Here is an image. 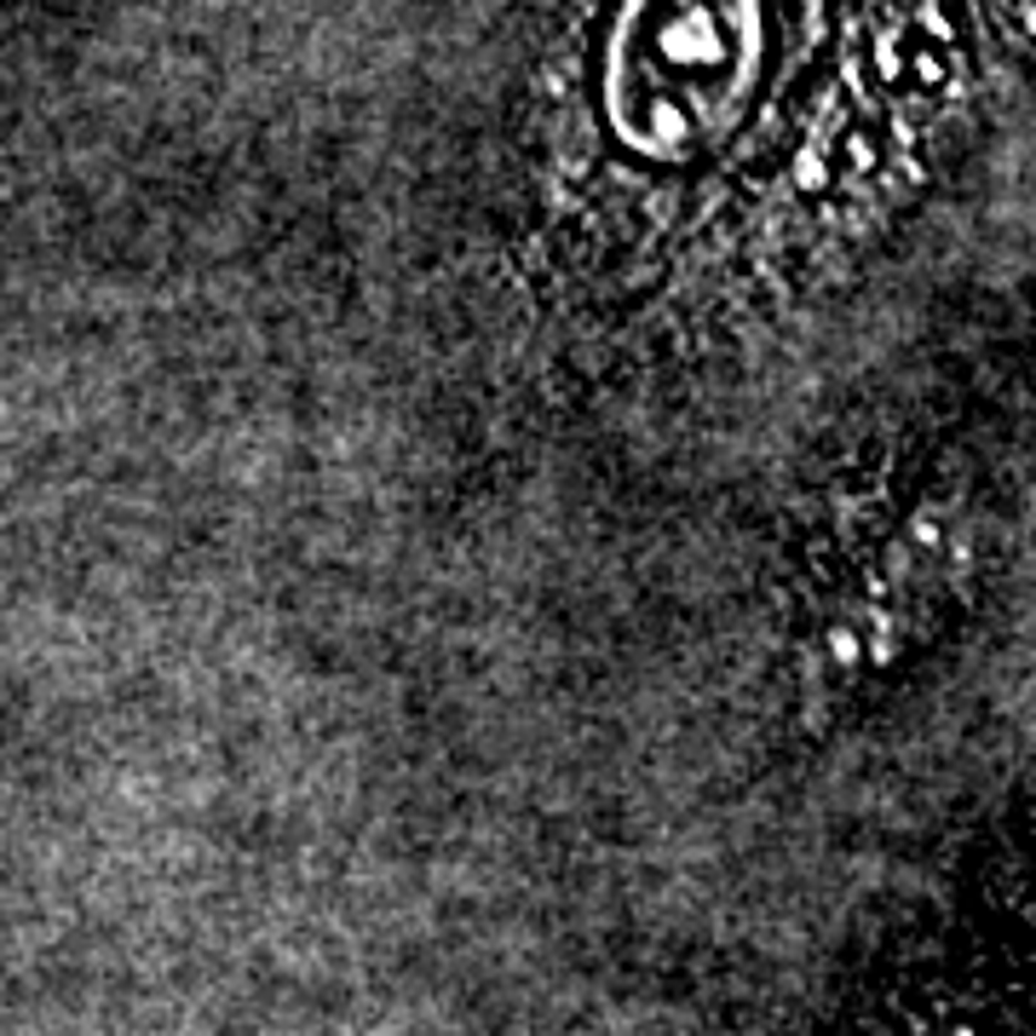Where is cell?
I'll return each instance as SVG.
<instances>
[{"label":"cell","instance_id":"obj_1","mask_svg":"<svg viewBox=\"0 0 1036 1036\" xmlns=\"http://www.w3.org/2000/svg\"><path fill=\"white\" fill-rule=\"evenodd\" d=\"M760 58V0H628L604 52V115L640 156L691 162L737 127Z\"/></svg>","mask_w":1036,"mask_h":1036}]
</instances>
